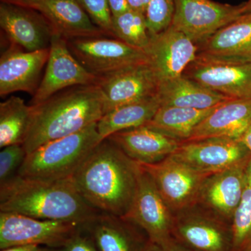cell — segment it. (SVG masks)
I'll return each mask as SVG.
<instances>
[{"mask_svg":"<svg viewBox=\"0 0 251 251\" xmlns=\"http://www.w3.org/2000/svg\"><path fill=\"white\" fill-rule=\"evenodd\" d=\"M138 170L137 162L106 138L94 149L72 179L92 207L122 218L133 201Z\"/></svg>","mask_w":251,"mask_h":251,"instance_id":"1","label":"cell"},{"mask_svg":"<svg viewBox=\"0 0 251 251\" xmlns=\"http://www.w3.org/2000/svg\"><path fill=\"white\" fill-rule=\"evenodd\" d=\"M0 211L82 226L100 213L81 196L72 178L46 181L18 175L0 184Z\"/></svg>","mask_w":251,"mask_h":251,"instance_id":"2","label":"cell"},{"mask_svg":"<svg viewBox=\"0 0 251 251\" xmlns=\"http://www.w3.org/2000/svg\"><path fill=\"white\" fill-rule=\"evenodd\" d=\"M31 106V125L23 145L27 153L97 123L103 115L98 85L71 87Z\"/></svg>","mask_w":251,"mask_h":251,"instance_id":"3","label":"cell"},{"mask_svg":"<svg viewBox=\"0 0 251 251\" xmlns=\"http://www.w3.org/2000/svg\"><path fill=\"white\" fill-rule=\"evenodd\" d=\"M97 123L44 144L27 153L17 175L29 179L54 181L72 178L102 141Z\"/></svg>","mask_w":251,"mask_h":251,"instance_id":"4","label":"cell"},{"mask_svg":"<svg viewBox=\"0 0 251 251\" xmlns=\"http://www.w3.org/2000/svg\"><path fill=\"white\" fill-rule=\"evenodd\" d=\"M122 218L139 227L154 244L168 247L178 242L173 237L174 217L171 209L152 178L140 164L133 201L128 212Z\"/></svg>","mask_w":251,"mask_h":251,"instance_id":"5","label":"cell"},{"mask_svg":"<svg viewBox=\"0 0 251 251\" xmlns=\"http://www.w3.org/2000/svg\"><path fill=\"white\" fill-rule=\"evenodd\" d=\"M67 43L75 58L98 77L150 62L145 50L115 38H77L68 40Z\"/></svg>","mask_w":251,"mask_h":251,"instance_id":"6","label":"cell"},{"mask_svg":"<svg viewBox=\"0 0 251 251\" xmlns=\"http://www.w3.org/2000/svg\"><path fill=\"white\" fill-rule=\"evenodd\" d=\"M82 226L0 211V249L24 244L55 249L64 245Z\"/></svg>","mask_w":251,"mask_h":251,"instance_id":"7","label":"cell"},{"mask_svg":"<svg viewBox=\"0 0 251 251\" xmlns=\"http://www.w3.org/2000/svg\"><path fill=\"white\" fill-rule=\"evenodd\" d=\"M98 80L99 77L89 72L72 54L67 39L53 34L45 74L29 105H38L71 87L97 85Z\"/></svg>","mask_w":251,"mask_h":251,"instance_id":"8","label":"cell"},{"mask_svg":"<svg viewBox=\"0 0 251 251\" xmlns=\"http://www.w3.org/2000/svg\"><path fill=\"white\" fill-rule=\"evenodd\" d=\"M251 155L240 140L211 138L181 142L170 156L198 173L211 175L249 161Z\"/></svg>","mask_w":251,"mask_h":251,"instance_id":"9","label":"cell"},{"mask_svg":"<svg viewBox=\"0 0 251 251\" xmlns=\"http://www.w3.org/2000/svg\"><path fill=\"white\" fill-rule=\"evenodd\" d=\"M139 164L152 178L171 210H184L198 202L202 185L210 176L194 171L171 156L151 164Z\"/></svg>","mask_w":251,"mask_h":251,"instance_id":"10","label":"cell"},{"mask_svg":"<svg viewBox=\"0 0 251 251\" xmlns=\"http://www.w3.org/2000/svg\"><path fill=\"white\" fill-rule=\"evenodd\" d=\"M242 15V4L232 6L211 0H175L171 26L198 45Z\"/></svg>","mask_w":251,"mask_h":251,"instance_id":"11","label":"cell"},{"mask_svg":"<svg viewBox=\"0 0 251 251\" xmlns=\"http://www.w3.org/2000/svg\"><path fill=\"white\" fill-rule=\"evenodd\" d=\"M103 96V115L133 102L156 95L159 81L150 62L99 77Z\"/></svg>","mask_w":251,"mask_h":251,"instance_id":"12","label":"cell"},{"mask_svg":"<svg viewBox=\"0 0 251 251\" xmlns=\"http://www.w3.org/2000/svg\"><path fill=\"white\" fill-rule=\"evenodd\" d=\"M198 51L196 43L171 25L160 34L151 36L145 52L161 83L181 76L196 61Z\"/></svg>","mask_w":251,"mask_h":251,"instance_id":"13","label":"cell"},{"mask_svg":"<svg viewBox=\"0 0 251 251\" xmlns=\"http://www.w3.org/2000/svg\"><path fill=\"white\" fill-rule=\"evenodd\" d=\"M198 62H251V13L242 15L198 45Z\"/></svg>","mask_w":251,"mask_h":251,"instance_id":"14","label":"cell"},{"mask_svg":"<svg viewBox=\"0 0 251 251\" xmlns=\"http://www.w3.org/2000/svg\"><path fill=\"white\" fill-rule=\"evenodd\" d=\"M11 44L0 58V96L6 97L16 92L34 96L41 72L47 64L50 48L40 50H23Z\"/></svg>","mask_w":251,"mask_h":251,"instance_id":"15","label":"cell"},{"mask_svg":"<svg viewBox=\"0 0 251 251\" xmlns=\"http://www.w3.org/2000/svg\"><path fill=\"white\" fill-rule=\"evenodd\" d=\"M175 240L196 251H232L231 225L219 219L199 214L174 217L173 228Z\"/></svg>","mask_w":251,"mask_h":251,"instance_id":"16","label":"cell"},{"mask_svg":"<svg viewBox=\"0 0 251 251\" xmlns=\"http://www.w3.org/2000/svg\"><path fill=\"white\" fill-rule=\"evenodd\" d=\"M32 9L9 3L0 5V27L11 44L27 51L49 49L53 35L44 18Z\"/></svg>","mask_w":251,"mask_h":251,"instance_id":"17","label":"cell"},{"mask_svg":"<svg viewBox=\"0 0 251 251\" xmlns=\"http://www.w3.org/2000/svg\"><path fill=\"white\" fill-rule=\"evenodd\" d=\"M183 75L233 99H251V62L215 64L195 61Z\"/></svg>","mask_w":251,"mask_h":251,"instance_id":"18","label":"cell"},{"mask_svg":"<svg viewBox=\"0 0 251 251\" xmlns=\"http://www.w3.org/2000/svg\"><path fill=\"white\" fill-rule=\"evenodd\" d=\"M249 161L210 175L202 185L198 201L216 213L221 221L232 220L242 201Z\"/></svg>","mask_w":251,"mask_h":251,"instance_id":"19","label":"cell"},{"mask_svg":"<svg viewBox=\"0 0 251 251\" xmlns=\"http://www.w3.org/2000/svg\"><path fill=\"white\" fill-rule=\"evenodd\" d=\"M32 9L44 16L53 34L67 41L105 35L77 0H36Z\"/></svg>","mask_w":251,"mask_h":251,"instance_id":"20","label":"cell"},{"mask_svg":"<svg viewBox=\"0 0 251 251\" xmlns=\"http://www.w3.org/2000/svg\"><path fill=\"white\" fill-rule=\"evenodd\" d=\"M251 126V99H234L214 109L184 142L211 138L239 140Z\"/></svg>","mask_w":251,"mask_h":251,"instance_id":"21","label":"cell"},{"mask_svg":"<svg viewBox=\"0 0 251 251\" xmlns=\"http://www.w3.org/2000/svg\"><path fill=\"white\" fill-rule=\"evenodd\" d=\"M130 158L138 163H157L175 152L181 142L142 126L109 137Z\"/></svg>","mask_w":251,"mask_h":251,"instance_id":"22","label":"cell"},{"mask_svg":"<svg viewBox=\"0 0 251 251\" xmlns=\"http://www.w3.org/2000/svg\"><path fill=\"white\" fill-rule=\"evenodd\" d=\"M83 226L99 251H143L148 242V238L138 232L139 227L106 213H99Z\"/></svg>","mask_w":251,"mask_h":251,"instance_id":"23","label":"cell"},{"mask_svg":"<svg viewBox=\"0 0 251 251\" xmlns=\"http://www.w3.org/2000/svg\"><path fill=\"white\" fill-rule=\"evenodd\" d=\"M156 95L161 106L205 110L234 100L181 75L159 83Z\"/></svg>","mask_w":251,"mask_h":251,"instance_id":"24","label":"cell"},{"mask_svg":"<svg viewBox=\"0 0 251 251\" xmlns=\"http://www.w3.org/2000/svg\"><path fill=\"white\" fill-rule=\"evenodd\" d=\"M161 106L158 96L133 102L104 114L97 122V130L102 140L118 132L147 125Z\"/></svg>","mask_w":251,"mask_h":251,"instance_id":"25","label":"cell"},{"mask_svg":"<svg viewBox=\"0 0 251 251\" xmlns=\"http://www.w3.org/2000/svg\"><path fill=\"white\" fill-rule=\"evenodd\" d=\"M217 107L199 110L181 107L160 106L151 121L144 126L174 139L186 141L192 135L196 126Z\"/></svg>","mask_w":251,"mask_h":251,"instance_id":"26","label":"cell"},{"mask_svg":"<svg viewBox=\"0 0 251 251\" xmlns=\"http://www.w3.org/2000/svg\"><path fill=\"white\" fill-rule=\"evenodd\" d=\"M32 106L11 96L0 103V148L23 145L30 127Z\"/></svg>","mask_w":251,"mask_h":251,"instance_id":"27","label":"cell"},{"mask_svg":"<svg viewBox=\"0 0 251 251\" xmlns=\"http://www.w3.org/2000/svg\"><path fill=\"white\" fill-rule=\"evenodd\" d=\"M112 36L128 45L146 50L151 36L144 13L128 9L112 17Z\"/></svg>","mask_w":251,"mask_h":251,"instance_id":"28","label":"cell"},{"mask_svg":"<svg viewBox=\"0 0 251 251\" xmlns=\"http://www.w3.org/2000/svg\"><path fill=\"white\" fill-rule=\"evenodd\" d=\"M232 251L251 249V188L246 182L242 201L234 211L231 224Z\"/></svg>","mask_w":251,"mask_h":251,"instance_id":"29","label":"cell"},{"mask_svg":"<svg viewBox=\"0 0 251 251\" xmlns=\"http://www.w3.org/2000/svg\"><path fill=\"white\" fill-rule=\"evenodd\" d=\"M175 14V0H150L145 16L150 36L166 30Z\"/></svg>","mask_w":251,"mask_h":251,"instance_id":"30","label":"cell"},{"mask_svg":"<svg viewBox=\"0 0 251 251\" xmlns=\"http://www.w3.org/2000/svg\"><path fill=\"white\" fill-rule=\"evenodd\" d=\"M27 152L23 145H12L1 149L0 152V184L17 175Z\"/></svg>","mask_w":251,"mask_h":251,"instance_id":"31","label":"cell"},{"mask_svg":"<svg viewBox=\"0 0 251 251\" xmlns=\"http://www.w3.org/2000/svg\"><path fill=\"white\" fill-rule=\"evenodd\" d=\"M92 22L105 35L112 36V15L108 0H77Z\"/></svg>","mask_w":251,"mask_h":251,"instance_id":"32","label":"cell"},{"mask_svg":"<svg viewBox=\"0 0 251 251\" xmlns=\"http://www.w3.org/2000/svg\"><path fill=\"white\" fill-rule=\"evenodd\" d=\"M45 251H99L90 234L84 226L64 245L55 249L46 247Z\"/></svg>","mask_w":251,"mask_h":251,"instance_id":"33","label":"cell"},{"mask_svg":"<svg viewBox=\"0 0 251 251\" xmlns=\"http://www.w3.org/2000/svg\"><path fill=\"white\" fill-rule=\"evenodd\" d=\"M143 251H196L188 249L184 246L180 244L179 242L175 243L173 245L168 247H162L154 243L150 242L148 239L146 245L144 248Z\"/></svg>","mask_w":251,"mask_h":251,"instance_id":"34","label":"cell"},{"mask_svg":"<svg viewBox=\"0 0 251 251\" xmlns=\"http://www.w3.org/2000/svg\"><path fill=\"white\" fill-rule=\"evenodd\" d=\"M112 17L123 14L129 9L127 0H108Z\"/></svg>","mask_w":251,"mask_h":251,"instance_id":"35","label":"cell"},{"mask_svg":"<svg viewBox=\"0 0 251 251\" xmlns=\"http://www.w3.org/2000/svg\"><path fill=\"white\" fill-rule=\"evenodd\" d=\"M46 247L36 244H24L1 249V251H45Z\"/></svg>","mask_w":251,"mask_h":251,"instance_id":"36","label":"cell"},{"mask_svg":"<svg viewBox=\"0 0 251 251\" xmlns=\"http://www.w3.org/2000/svg\"><path fill=\"white\" fill-rule=\"evenodd\" d=\"M150 0H127L129 9L140 12L146 13Z\"/></svg>","mask_w":251,"mask_h":251,"instance_id":"37","label":"cell"},{"mask_svg":"<svg viewBox=\"0 0 251 251\" xmlns=\"http://www.w3.org/2000/svg\"><path fill=\"white\" fill-rule=\"evenodd\" d=\"M36 0H3V2L9 3L17 6H23V7L32 9L33 5Z\"/></svg>","mask_w":251,"mask_h":251,"instance_id":"38","label":"cell"},{"mask_svg":"<svg viewBox=\"0 0 251 251\" xmlns=\"http://www.w3.org/2000/svg\"><path fill=\"white\" fill-rule=\"evenodd\" d=\"M239 140L247 147L251 153V126L244 133Z\"/></svg>","mask_w":251,"mask_h":251,"instance_id":"39","label":"cell"},{"mask_svg":"<svg viewBox=\"0 0 251 251\" xmlns=\"http://www.w3.org/2000/svg\"><path fill=\"white\" fill-rule=\"evenodd\" d=\"M246 182L251 188V158L246 167Z\"/></svg>","mask_w":251,"mask_h":251,"instance_id":"40","label":"cell"},{"mask_svg":"<svg viewBox=\"0 0 251 251\" xmlns=\"http://www.w3.org/2000/svg\"><path fill=\"white\" fill-rule=\"evenodd\" d=\"M242 11L243 15L251 13V0H248L247 2L242 4Z\"/></svg>","mask_w":251,"mask_h":251,"instance_id":"41","label":"cell"},{"mask_svg":"<svg viewBox=\"0 0 251 251\" xmlns=\"http://www.w3.org/2000/svg\"></svg>","mask_w":251,"mask_h":251,"instance_id":"42","label":"cell"},{"mask_svg":"<svg viewBox=\"0 0 251 251\" xmlns=\"http://www.w3.org/2000/svg\"><path fill=\"white\" fill-rule=\"evenodd\" d=\"M249 251H251V250H249Z\"/></svg>","mask_w":251,"mask_h":251,"instance_id":"43","label":"cell"}]
</instances>
